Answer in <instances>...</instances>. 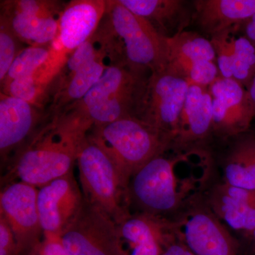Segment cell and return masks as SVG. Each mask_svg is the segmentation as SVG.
<instances>
[{
	"label": "cell",
	"instance_id": "cell-21",
	"mask_svg": "<svg viewBox=\"0 0 255 255\" xmlns=\"http://www.w3.org/2000/svg\"><path fill=\"white\" fill-rule=\"evenodd\" d=\"M232 138L221 163V179L234 187L255 191V137L244 132Z\"/></svg>",
	"mask_w": 255,
	"mask_h": 255
},
{
	"label": "cell",
	"instance_id": "cell-8",
	"mask_svg": "<svg viewBox=\"0 0 255 255\" xmlns=\"http://www.w3.org/2000/svg\"><path fill=\"white\" fill-rule=\"evenodd\" d=\"M176 239L196 255H241V242L197 198L168 219Z\"/></svg>",
	"mask_w": 255,
	"mask_h": 255
},
{
	"label": "cell",
	"instance_id": "cell-7",
	"mask_svg": "<svg viewBox=\"0 0 255 255\" xmlns=\"http://www.w3.org/2000/svg\"><path fill=\"white\" fill-rule=\"evenodd\" d=\"M189 85L165 69L152 72L142 85L133 117L155 128L173 145Z\"/></svg>",
	"mask_w": 255,
	"mask_h": 255
},
{
	"label": "cell",
	"instance_id": "cell-3",
	"mask_svg": "<svg viewBox=\"0 0 255 255\" xmlns=\"http://www.w3.org/2000/svg\"><path fill=\"white\" fill-rule=\"evenodd\" d=\"M95 36L108 53L111 64L125 65L143 73L164 70L167 37L145 18L119 2L107 1V12Z\"/></svg>",
	"mask_w": 255,
	"mask_h": 255
},
{
	"label": "cell",
	"instance_id": "cell-11",
	"mask_svg": "<svg viewBox=\"0 0 255 255\" xmlns=\"http://www.w3.org/2000/svg\"><path fill=\"white\" fill-rule=\"evenodd\" d=\"M37 196L38 188L21 181L6 184L0 194V214L14 233L18 255H27L43 238Z\"/></svg>",
	"mask_w": 255,
	"mask_h": 255
},
{
	"label": "cell",
	"instance_id": "cell-18",
	"mask_svg": "<svg viewBox=\"0 0 255 255\" xmlns=\"http://www.w3.org/2000/svg\"><path fill=\"white\" fill-rule=\"evenodd\" d=\"M213 133V100L209 87L190 85L183 107L174 147H201Z\"/></svg>",
	"mask_w": 255,
	"mask_h": 255
},
{
	"label": "cell",
	"instance_id": "cell-6",
	"mask_svg": "<svg viewBox=\"0 0 255 255\" xmlns=\"http://www.w3.org/2000/svg\"><path fill=\"white\" fill-rule=\"evenodd\" d=\"M142 73L125 65L110 64L102 78L84 98L77 102L93 127L133 117L145 79Z\"/></svg>",
	"mask_w": 255,
	"mask_h": 255
},
{
	"label": "cell",
	"instance_id": "cell-20",
	"mask_svg": "<svg viewBox=\"0 0 255 255\" xmlns=\"http://www.w3.org/2000/svg\"><path fill=\"white\" fill-rule=\"evenodd\" d=\"M194 6L198 24L211 36L231 31L255 14V0H197Z\"/></svg>",
	"mask_w": 255,
	"mask_h": 255
},
{
	"label": "cell",
	"instance_id": "cell-16",
	"mask_svg": "<svg viewBox=\"0 0 255 255\" xmlns=\"http://www.w3.org/2000/svg\"><path fill=\"white\" fill-rule=\"evenodd\" d=\"M35 106L16 97L0 95V156L9 165L41 127L42 116Z\"/></svg>",
	"mask_w": 255,
	"mask_h": 255
},
{
	"label": "cell",
	"instance_id": "cell-28",
	"mask_svg": "<svg viewBox=\"0 0 255 255\" xmlns=\"http://www.w3.org/2000/svg\"><path fill=\"white\" fill-rule=\"evenodd\" d=\"M211 43L216 52L218 68L223 78H233V60L234 55V38L231 31H225L211 36Z\"/></svg>",
	"mask_w": 255,
	"mask_h": 255
},
{
	"label": "cell",
	"instance_id": "cell-32",
	"mask_svg": "<svg viewBox=\"0 0 255 255\" xmlns=\"http://www.w3.org/2000/svg\"><path fill=\"white\" fill-rule=\"evenodd\" d=\"M247 38L251 41L255 42V14L253 15L246 26Z\"/></svg>",
	"mask_w": 255,
	"mask_h": 255
},
{
	"label": "cell",
	"instance_id": "cell-2",
	"mask_svg": "<svg viewBox=\"0 0 255 255\" xmlns=\"http://www.w3.org/2000/svg\"><path fill=\"white\" fill-rule=\"evenodd\" d=\"M92 128L76 104L50 117L8 165L6 183L21 181L38 189L73 172Z\"/></svg>",
	"mask_w": 255,
	"mask_h": 255
},
{
	"label": "cell",
	"instance_id": "cell-25",
	"mask_svg": "<svg viewBox=\"0 0 255 255\" xmlns=\"http://www.w3.org/2000/svg\"><path fill=\"white\" fill-rule=\"evenodd\" d=\"M255 70V48L246 37L234 38L233 79L240 83L252 80Z\"/></svg>",
	"mask_w": 255,
	"mask_h": 255
},
{
	"label": "cell",
	"instance_id": "cell-4",
	"mask_svg": "<svg viewBox=\"0 0 255 255\" xmlns=\"http://www.w3.org/2000/svg\"><path fill=\"white\" fill-rule=\"evenodd\" d=\"M84 198L117 224L131 214L128 182L110 155L87 135L77 159Z\"/></svg>",
	"mask_w": 255,
	"mask_h": 255
},
{
	"label": "cell",
	"instance_id": "cell-26",
	"mask_svg": "<svg viewBox=\"0 0 255 255\" xmlns=\"http://www.w3.org/2000/svg\"><path fill=\"white\" fill-rule=\"evenodd\" d=\"M171 73L187 80L189 85L209 87L219 78V70L214 61L199 60L180 65L173 70H167Z\"/></svg>",
	"mask_w": 255,
	"mask_h": 255
},
{
	"label": "cell",
	"instance_id": "cell-17",
	"mask_svg": "<svg viewBox=\"0 0 255 255\" xmlns=\"http://www.w3.org/2000/svg\"><path fill=\"white\" fill-rule=\"evenodd\" d=\"M213 212L229 229L248 239L255 228V191L213 182L204 194Z\"/></svg>",
	"mask_w": 255,
	"mask_h": 255
},
{
	"label": "cell",
	"instance_id": "cell-22",
	"mask_svg": "<svg viewBox=\"0 0 255 255\" xmlns=\"http://www.w3.org/2000/svg\"><path fill=\"white\" fill-rule=\"evenodd\" d=\"M121 4L150 21L157 31L184 27L187 21L185 3L181 0H119Z\"/></svg>",
	"mask_w": 255,
	"mask_h": 255
},
{
	"label": "cell",
	"instance_id": "cell-24",
	"mask_svg": "<svg viewBox=\"0 0 255 255\" xmlns=\"http://www.w3.org/2000/svg\"><path fill=\"white\" fill-rule=\"evenodd\" d=\"M50 55V45L23 48L11 64L1 87L15 79L33 75L46 63Z\"/></svg>",
	"mask_w": 255,
	"mask_h": 255
},
{
	"label": "cell",
	"instance_id": "cell-29",
	"mask_svg": "<svg viewBox=\"0 0 255 255\" xmlns=\"http://www.w3.org/2000/svg\"><path fill=\"white\" fill-rule=\"evenodd\" d=\"M0 255H18L17 243L9 223L0 214Z\"/></svg>",
	"mask_w": 255,
	"mask_h": 255
},
{
	"label": "cell",
	"instance_id": "cell-23",
	"mask_svg": "<svg viewBox=\"0 0 255 255\" xmlns=\"http://www.w3.org/2000/svg\"><path fill=\"white\" fill-rule=\"evenodd\" d=\"M167 70H172L191 62H214L216 59L211 40L194 32L181 31L174 36L167 37Z\"/></svg>",
	"mask_w": 255,
	"mask_h": 255
},
{
	"label": "cell",
	"instance_id": "cell-15",
	"mask_svg": "<svg viewBox=\"0 0 255 255\" xmlns=\"http://www.w3.org/2000/svg\"><path fill=\"white\" fill-rule=\"evenodd\" d=\"M121 255H162L176 241L168 219L131 213L117 224Z\"/></svg>",
	"mask_w": 255,
	"mask_h": 255
},
{
	"label": "cell",
	"instance_id": "cell-12",
	"mask_svg": "<svg viewBox=\"0 0 255 255\" xmlns=\"http://www.w3.org/2000/svg\"><path fill=\"white\" fill-rule=\"evenodd\" d=\"M107 9L105 0H73L65 4L58 33L50 44L52 53L66 63L73 52L94 36Z\"/></svg>",
	"mask_w": 255,
	"mask_h": 255
},
{
	"label": "cell",
	"instance_id": "cell-27",
	"mask_svg": "<svg viewBox=\"0 0 255 255\" xmlns=\"http://www.w3.org/2000/svg\"><path fill=\"white\" fill-rule=\"evenodd\" d=\"M19 38L7 21L0 16V82H2L15 58L23 49Z\"/></svg>",
	"mask_w": 255,
	"mask_h": 255
},
{
	"label": "cell",
	"instance_id": "cell-14",
	"mask_svg": "<svg viewBox=\"0 0 255 255\" xmlns=\"http://www.w3.org/2000/svg\"><path fill=\"white\" fill-rule=\"evenodd\" d=\"M83 201V194L73 172L38 188L37 205L43 235L60 237Z\"/></svg>",
	"mask_w": 255,
	"mask_h": 255
},
{
	"label": "cell",
	"instance_id": "cell-5",
	"mask_svg": "<svg viewBox=\"0 0 255 255\" xmlns=\"http://www.w3.org/2000/svg\"><path fill=\"white\" fill-rule=\"evenodd\" d=\"M89 136L110 155L128 183L144 164L172 146L155 128L132 116L93 127Z\"/></svg>",
	"mask_w": 255,
	"mask_h": 255
},
{
	"label": "cell",
	"instance_id": "cell-1",
	"mask_svg": "<svg viewBox=\"0 0 255 255\" xmlns=\"http://www.w3.org/2000/svg\"><path fill=\"white\" fill-rule=\"evenodd\" d=\"M214 161L202 147L170 146L144 164L128 183L135 212L169 219L212 184Z\"/></svg>",
	"mask_w": 255,
	"mask_h": 255
},
{
	"label": "cell",
	"instance_id": "cell-31",
	"mask_svg": "<svg viewBox=\"0 0 255 255\" xmlns=\"http://www.w3.org/2000/svg\"><path fill=\"white\" fill-rule=\"evenodd\" d=\"M162 255H196L189 251L187 247L176 240L172 242Z\"/></svg>",
	"mask_w": 255,
	"mask_h": 255
},
{
	"label": "cell",
	"instance_id": "cell-35",
	"mask_svg": "<svg viewBox=\"0 0 255 255\" xmlns=\"http://www.w3.org/2000/svg\"><path fill=\"white\" fill-rule=\"evenodd\" d=\"M38 244L28 253L27 255H41V253H40L39 248H38Z\"/></svg>",
	"mask_w": 255,
	"mask_h": 255
},
{
	"label": "cell",
	"instance_id": "cell-30",
	"mask_svg": "<svg viewBox=\"0 0 255 255\" xmlns=\"http://www.w3.org/2000/svg\"><path fill=\"white\" fill-rule=\"evenodd\" d=\"M38 246L41 255H68L60 236L43 235Z\"/></svg>",
	"mask_w": 255,
	"mask_h": 255
},
{
	"label": "cell",
	"instance_id": "cell-13",
	"mask_svg": "<svg viewBox=\"0 0 255 255\" xmlns=\"http://www.w3.org/2000/svg\"><path fill=\"white\" fill-rule=\"evenodd\" d=\"M209 90L213 100V133L226 140L246 132L255 112L241 84L219 77Z\"/></svg>",
	"mask_w": 255,
	"mask_h": 255
},
{
	"label": "cell",
	"instance_id": "cell-9",
	"mask_svg": "<svg viewBox=\"0 0 255 255\" xmlns=\"http://www.w3.org/2000/svg\"><path fill=\"white\" fill-rule=\"evenodd\" d=\"M60 239L68 255H121L117 223L85 198Z\"/></svg>",
	"mask_w": 255,
	"mask_h": 255
},
{
	"label": "cell",
	"instance_id": "cell-34",
	"mask_svg": "<svg viewBox=\"0 0 255 255\" xmlns=\"http://www.w3.org/2000/svg\"><path fill=\"white\" fill-rule=\"evenodd\" d=\"M248 240L249 241L248 253L250 255H255V228Z\"/></svg>",
	"mask_w": 255,
	"mask_h": 255
},
{
	"label": "cell",
	"instance_id": "cell-10",
	"mask_svg": "<svg viewBox=\"0 0 255 255\" xmlns=\"http://www.w3.org/2000/svg\"><path fill=\"white\" fill-rule=\"evenodd\" d=\"M65 4L50 0L1 1V15L16 36L28 46H48L54 41Z\"/></svg>",
	"mask_w": 255,
	"mask_h": 255
},
{
	"label": "cell",
	"instance_id": "cell-33",
	"mask_svg": "<svg viewBox=\"0 0 255 255\" xmlns=\"http://www.w3.org/2000/svg\"><path fill=\"white\" fill-rule=\"evenodd\" d=\"M247 93H248V99L251 103L252 107L254 109L255 112V73L250 83L249 91Z\"/></svg>",
	"mask_w": 255,
	"mask_h": 255
},
{
	"label": "cell",
	"instance_id": "cell-19",
	"mask_svg": "<svg viewBox=\"0 0 255 255\" xmlns=\"http://www.w3.org/2000/svg\"><path fill=\"white\" fill-rule=\"evenodd\" d=\"M101 46L102 50L95 59L83 65L61 83L50 89L48 95L52 96V102L48 117L59 114L80 102L102 78L110 64L107 65L106 63L109 55L102 45Z\"/></svg>",
	"mask_w": 255,
	"mask_h": 255
}]
</instances>
